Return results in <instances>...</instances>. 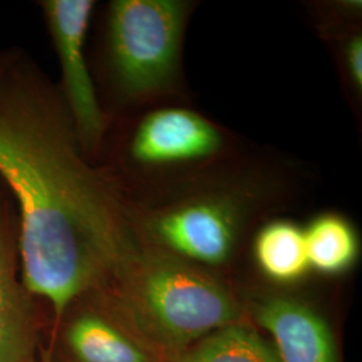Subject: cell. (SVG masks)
<instances>
[{
  "instance_id": "obj_1",
  "label": "cell",
  "mask_w": 362,
  "mask_h": 362,
  "mask_svg": "<svg viewBox=\"0 0 362 362\" xmlns=\"http://www.w3.org/2000/svg\"><path fill=\"white\" fill-rule=\"evenodd\" d=\"M0 176L19 204L22 281L57 320L110 285L141 246L129 209L52 105L0 98Z\"/></svg>"
},
{
  "instance_id": "obj_2",
  "label": "cell",
  "mask_w": 362,
  "mask_h": 362,
  "mask_svg": "<svg viewBox=\"0 0 362 362\" xmlns=\"http://www.w3.org/2000/svg\"><path fill=\"white\" fill-rule=\"evenodd\" d=\"M100 293L163 362L220 327L243 321L240 302L215 272L144 245Z\"/></svg>"
},
{
  "instance_id": "obj_3",
  "label": "cell",
  "mask_w": 362,
  "mask_h": 362,
  "mask_svg": "<svg viewBox=\"0 0 362 362\" xmlns=\"http://www.w3.org/2000/svg\"><path fill=\"white\" fill-rule=\"evenodd\" d=\"M266 185L251 176H219L185 181L130 215L144 246L168 252L204 269L219 267L233 252Z\"/></svg>"
},
{
  "instance_id": "obj_4",
  "label": "cell",
  "mask_w": 362,
  "mask_h": 362,
  "mask_svg": "<svg viewBox=\"0 0 362 362\" xmlns=\"http://www.w3.org/2000/svg\"><path fill=\"white\" fill-rule=\"evenodd\" d=\"M192 3L116 0L109 11V55L121 93L145 100L173 90Z\"/></svg>"
},
{
  "instance_id": "obj_5",
  "label": "cell",
  "mask_w": 362,
  "mask_h": 362,
  "mask_svg": "<svg viewBox=\"0 0 362 362\" xmlns=\"http://www.w3.org/2000/svg\"><path fill=\"white\" fill-rule=\"evenodd\" d=\"M228 149V137L194 110L167 106L140 119L130 137L132 163L151 176H169L208 167Z\"/></svg>"
},
{
  "instance_id": "obj_6",
  "label": "cell",
  "mask_w": 362,
  "mask_h": 362,
  "mask_svg": "<svg viewBox=\"0 0 362 362\" xmlns=\"http://www.w3.org/2000/svg\"><path fill=\"white\" fill-rule=\"evenodd\" d=\"M94 3L90 0H49L43 10L59 58L66 103L77 140L98 143L105 118L86 64L85 42Z\"/></svg>"
},
{
  "instance_id": "obj_7",
  "label": "cell",
  "mask_w": 362,
  "mask_h": 362,
  "mask_svg": "<svg viewBox=\"0 0 362 362\" xmlns=\"http://www.w3.org/2000/svg\"><path fill=\"white\" fill-rule=\"evenodd\" d=\"M251 314L272 338L281 362H338L332 330L320 311L287 293L260 294Z\"/></svg>"
},
{
  "instance_id": "obj_8",
  "label": "cell",
  "mask_w": 362,
  "mask_h": 362,
  "mask_svg": "<svg viewBox=\"0 0 362 362\" xmlns=\"http://www.w3.org/2000/svg\"><path fill=\"white\" fill-rule=\"evenodd\" d=\"M64 346L67 362H163L117 317L104 297L98 306L71 314Z\"/></svg>"
},
{
  "instance_id": "obj_9",
  "label": "cell",
  "mask_w": 362,
  "mask_h": 362,
  "mask_svg": "<svg viewBox=\"0 0 362 362\" xmlns=\"http://www.w3.org/2000/svg\"><path fill=\"white\" fill-rule=\"evenodd\" d=\"M31 296L18 276L10 233L0 214V362H34Z\"/></svg>"
},
{
  "instance_id": "obj_10",
  "label": "cell",
  "mask_w": 362,
  "mask_h": 362,
  "mask_svg": "<svg viewBox=\"0 0 362 362\" xmlns=\"http://www.w3.org/2000/svg\"><path fill=\"white\" fill-rule=\"evenodd\" d=\"M252 248L259 270L275 284H296L310 270L305 230L293 220L264 223L255 235Z\"/></svg>"
},
{
  "instance_id": "obj_11",
  "label": "cell",
  "mask_w": 362,
  "mask_h": 362,
  "mask_svg": "<svg viewBox=\"0 0 362 362\" xmlns=\"http://www.w3.org/2000/svg\"><path fill=\"white\" fill-rule=\"evenodd\" d=\"M303 230L310 269L325 275H338L356 263L360 252L358 236L342 215L325 212Z\"/></svg>"
},
{
  "instance_id": "obj_12",
  "label": "cell",
  "mask_w": 362,
  "mask_h": 362,
  "mask_svg": "<svg viewBox=\"0 0 362 362\" xmlns=\"http://www.w3.org/2000/svg\"><path fill=\"white\" fill-rule=\"evenodd\" d=\"M168 362H281L272 344L243 321L227 325Z\"/></svg>"
},
{
  "instance_id": "obj_13",
  "label": "cell",
  "mask_w": 362,
  "mask_h": 362,
  "mask_svg": "<svg viewBox=\"0 0 362 362\" xmlns=\"http://www.w3.org/2000/svg\"><path fill=\"white\" fill-rule=\"evenodd\" d=\"M344 70L349 81L350 88L356 93L362 91V37L354 31L346 35L341 47Z\"/></svg>"
}]
</instances>
